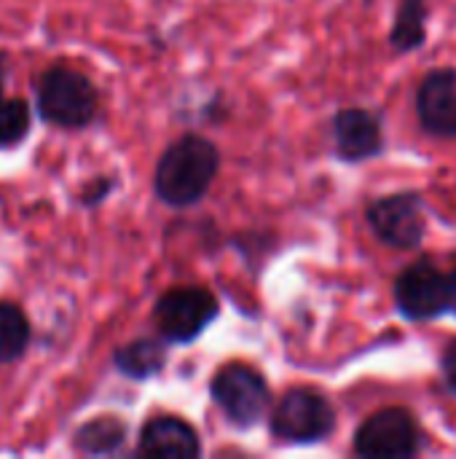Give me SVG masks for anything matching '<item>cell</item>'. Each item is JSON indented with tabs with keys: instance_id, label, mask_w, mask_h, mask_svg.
Returning <instances> with one entry per match:
<instances>
[{
	"instance_id": "obj_16",
	"label": "cell",
	"mask_w": 456,
	"mask_h": 459,
	"mask_svg": "<svg viewBox=\"0 0 456 459\" xmlns=\"http://www.w3.org/2000/svg\"><path fill=\"white\" fill-rule=\"evenodd\" d=\"M32 129V108L24 97H0V151L16 148Z\"/></svg>"
},
{
	"instance_id": "obj_3",
	"label": "cell",
	"mask_w": 456,
	"mask_h": 459,
	"mask_svg": "<svg viewBox=\"0 0 456 459\" xmlns=\"http://www.w3.org/2000/svg\"><path fill=\"white\" fill-rule=\"evenodd\" d=\"M336 409L317 387H290L269 414V430L290 446H314L336 433Z\"/></svg>"
},
{
	"instance_id": "obj_6",
	"label": "cell",
	"mask_w": 456,
	"mask_h": 459,
	"mask_svg": "<svg viewBox=\"0 0 456 459\" xmlns=\"http://www.w3.org/2000/svg\"><path fill=\"white\" fill-rule=\"evenodd\" d=\"M366 223L382 245L392 250H417L427 237L425 199L417 191L376 196L366 207Z\"/></svg>"
},
{
	"instance_id": "obj_5",
	"label": "cell",
	"mask_w": 456,
	"mask_h": 459,
	"mask_svg": "<svg viewBox=\"0 0 456 459\" xmlns=\"http://www.w3.org/2000/svg\"><path fill=\"white\" fill-rule=\"evenodd\" d=\"M220 317L218 296L204 285H177L153 304V325L167 344H194Z\"/></svg>"
},
{
	"instance_id": "obj_12",
	"label": "cell",
	"mask_w": 456,
	"mask_h": 459,
	"mask_svg": "<svg viewBox=\"0 0 456 459\" xmlns=\"http://www.w3.org/2000/svg\"><path fill=\"white\" fill-rule=\"evenodd\" d=\"M129 438V428L116 414H99L86 420L73 433V449L83 457H113L121 455Z\"/></svg>"
},
{
	"instance_id": "obj_4",
	"label": "cell",
	"mask_w": 456,
	"mask_h": 459,
	"mask_svg": "<svg viewBox=\"0 0 456 459\" xmlns=\"http://www.w3.org/2000/svg\"><path fill=\"white\" fill-rule=\"evenodd\" d=\"M212 403L237 430H253L271 414V387L266 377L247 363H226L210 382Z\"/></svg>"
},
{
	"instance_id": "obj_8",
	"label": "cell",
	"mask_w": 456,
	"mask_h": 459,
	"mask_svg": "<svg viewBox=\"0 0 456 459\" xmlns=\"http://www.w3.org/2000/svg\"><path fill=\"white\" fill-rule=\"evenodd\" d=\"M425 446L422 428L409 409L392 406L368 417L357 433L352 452L363 459H411Z\"/></svg>"
},
{
	"instance_id": "obj_20",
	"label": "cell",
	"mask_w": 456,
	"mask_h": 459,
	"mask_svg": "<svg viewBox=\"0 0 456 459\" xmlns=\"http://www.w3.org/2000/svg\"><path fill=\"white\" fill-rule=\"evenodd\" d=\"M449 282H452V312L456 315V266L449 272Z\"/></svg>"
},
{
	"instance_id": "obj_15",
	"label": "cell",
	"mask_w": 456,
	"mask_h": 459,
	"mask_svg": "<svg viewBox=\"0 0 456 459\" xmlns=\"http://www.w3.org/2000/svg\"><path fill=\"white\" fill-rule=\"evenodd\" d=\"M32 344V328L24 309L13 301H0V366L19 363Z\"/></svg>"
},
{
	"instance_id": "obj_17",
	"label": "cell",
	"mask_w": 456,
	"mask_h": 459,
	"mask_svg": "<svg viewBox=\"0 0 456 459\" xmlns=\"http://www.w3.org/2000/svg\"><path fill=\"white\" fill-rule=\"evenodd\" d=\"M116 191V178H110V175H102V178H94V180H89L83 188H81V194H78V202L83 204V207H97V204H102L110 194Z\"/></svg>"
},
{
	"instance_id": "obj_1",
	"label": "cell",
	"mask_w": 456,
	"mask_h": 459,
	"mask_svg": "<svg viewBox=\"0 0 456 459\" xmlns=\"http://www.w3.org/2000/svg\"><path fill=\"white\" fill-rule=\"evenodd\" d=\"M220 172V151L210 137L188 132L169 143L153 169V194L161 204L196 207Z\"/></svg>"
},
{
	"instance_id": "obj_9",
	"label": "cell",
	"mask_w": 456,
	"mask_h": 459,
	"mask_svg": "<svg viewBox=\"0 0 456 459\" xmlns=\"http://www.w3.org/2000/svg\"><path fill=\"white\" fill-rule=\"evenodd\" d=\"M336 156L347 164L371 161L384 153V121L368 108H344L333 116Z\"/></svg>"
},
{
	"instance_id": "obj_10",
	"label": "cell",
	"mask_w": 456,
	"mask_h": 459,
	"mask_svg": "<svg viewBox=\"0 0 456 459\" xmlns=\"http://www.w3.org/2000/svg\"><path fill=\"white\" fill-rule=\"evenodd\" d=\"M417 116L430 137L456 140V67H435L422 78Z\"/></svg>"
},
{
	"instance_id": "obj_11",
	"label": "cell",
	"mask_w": 456,
	"mask_h": 459,
	"mask_svg": "<svg viewBox=\"0 0 456 459\" xmlns=\"http://www.w3.org/2000/svg\"><path fill=\"white\" fill-rule=\"evenodd\" d=\"M202 438L191 422L175 414L151 417L137 436V457L164 459H199L202 457Z\"/></svg>"
},
{
	"instance_id": "obj_19",
	"label": "cell",
	"mask_w": 456,
	"mask_h": 459,
	"mask_svg": "<svg viewBox=\"0 0 456 459\" xmlns=\"http://www.w3.org/2000/svg\"><path fill=\"white\" fill-rule=\"evenodd\" d=\"M8 73H11V54L5 48H0V97H3L5 83H8Z\"/></svg>"
},
{
	"instance_id": "obj_18",
	"label": "cell",
	"mask_w": 456,
	"mask_h": 459,
	"mask_svg": "<svg viewBox=\"0 0 456 459\" xmlns=\"http://www.w3.org/2000/svg\"><path fill=\"white\" fill-rule=\"evenodd\" d=\"M441 371H443V382H446V390L456 395V339L446 344L443 355H441Z\"/></svg>"
},
{
	"instance_id": "obj_14",
	"label": "cell",
	"mask_w": 456,
	"mask_h": 459,
	"mask_svg": "<svg viewBox=\"0 0 456 459\" xmlns=\"http://www.w3.org/2000/svg\"><path fill=\"white\" fill-rule=\"evenodd\" d=\"M427 0H400L392 27H390V46L398 54L417 51L427 43Z\"/></svg>"
},
{
	"instance_id": "obj_13",
	"label": "cell",
	"mask_w": 456,
	"mask_h": 459,
	"mask_svg": "<svg viewBox=\"0 0 456 459\" xmlns=\"http://www.w3.org/2000/svg\"><path fill=\"white\" fill-rule=\"evenodd\" d=\"M113 368L132 382H148V379L159 377L167 368L164 339L161 336L159 339H151V336L132 339L129 344H124L113 352Z\"/></svg>"
},
{
	"instance_id": "obj_7",
	"label": "cell",
	"mask_w": 456,
	"mask_h": 459,
	"mask_svg": "<svg viewBox=\"0 0 456 459\" xmlns=\"http://www.w3.org/2000/svg\"><path fill=\"white\" fill-rule=\"evenodd\" d=\"M398 312L411 323L438 320L452 312V282L433 258H419L406 266L392 285Z\"/></svg>"
},
{
	"instance_id": "obj_2",
	"label": "cell",
	"mask_w": 456,
	"mask_h": 459,
	"mask_svg": "<svg viewBox=\"0 0 456 459\" xmlns=\"http://www.w3.org/2000/svg\"><path fill=\"white\" fill-rule=\"evenodd\" d=\"M35 113L43 124L56 129H86L99 116V89L97 83L70 67V65H48L35 78Z\"/></svg>"
}]
</instances>
